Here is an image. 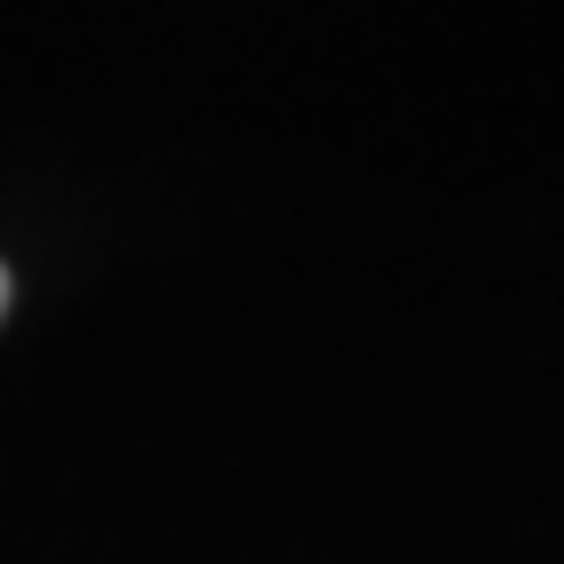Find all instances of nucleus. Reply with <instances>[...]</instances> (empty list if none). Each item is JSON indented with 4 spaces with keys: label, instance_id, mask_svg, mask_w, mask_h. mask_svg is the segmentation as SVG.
I'll use <instances>...</instances> for the list:
<instances>
[{
    "label": "nucleus",
    "instance_id": "nucleus-1",
    "mask_svg": "<svg viewBox=\"0 0 564 564\" xmlns=\"http://www.w3.org/2000/svg\"><path fill=\"white\" fill-rule=\"evenodd\" d=\"M0 308H8V272H0Z\"/></svg>",
    "mask_w": 564,
    "mask_h": 564
}]
</instances>
